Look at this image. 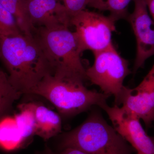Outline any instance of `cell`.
Wrapping results in <instances>:
<instances>
[{"instance_id":"4","label":"cell","mask_w":154,"mask_h":154,"mask_svg":"<svg viewBox=\"0 0 154 154\" xmlns=\"http://www.w3.org/2000/svg\"><path fill=\"white\" fill-rule=\"evenodd\" d=\"M67 26L54 29L35 28L33 36L55 72L70 73L87 79L75 32Z\"/></svg>"},{"instance_id":"15","label":"cell","mask_w":154,"mask_h":154,"mask_svg":"<svg viewBox=\"0 0 154 154\" xmlns=\"http://www.w3.org/2000/svg\"><path fill=\"white\" fill-rule=\"evenodd\" d=\"M131 0H89L88 7L101 11L109 12L110 17L116 22L126 19L128 8Z\"/></svg>"},{"instance_id":"5","label":"cell","mask_w":154,"mask_h":154,"mask_svg":"<svg viewBox=\"0 0 154 154\" xmlns=\"http://www.w3.org/2000/svg\"><path fill=\"white\" fill-rule=\"evenodd\" d=\"M93 54L94 63L86 69L87 79L98 86L104 94L114 96V105L120 106L124 80L131 73L128 61L119 54L113 43Z\"/></svg>"},{"instance_id":"9","label":"cell","mask_w":154,"mask_h":154,"mask_svg":"<svg viewBox=\"0 0 154 154\" xmlns=\"http://www.w3.org/2000/svg\"><path fill=\"white\" fill-rule=\"evenodd\" d=\"M120 105L142 120L146 129L151 127L154 122V64L137 87L125 86Z\"/></svg>"},{"instance_id":"16","label":"cell","mask_w":154,"mask_h":154,"mask_svg":"<svg viewBox=\"0 0 154 154\" xmlns=\"http://www.w3.org/2000/svg\"><path fill=\"white\" fill-rule=\"evenodd\" d=\"M15 18L0 3V37H9L22 34Z\"/></svg>"},{"instance_id":"8","label":"cell","mask_w":154,"mask_h":154,"mask_svg":"<svg viewBox=\"0 0 154 154\" xmlns=\"http://www.w3.org/2000/svg\"><path fill=\"white\" fill-rule=\"evenodd\" d=\"M133 12L128 14L129 22L136 41V55L133 73L144 66L146 60L154 55V21L148 12L145 0H134Z\"/></svg>"},{"instance_id":"18","label":"cell","mask_w":154,"mask_h":154,"mask_svg":"<svg viewBox=\"0 0 154 154\" xmlns=\"http://www.w3.org/2000/svg\"><path fill=\"white\" fill-rule=\"evenodd\" d=\"M47 148L48 154H88L78 149L72 148H68L57 152L53 151L49 148Z\"/></svg>"},{"instance_id":"7","label":"cell","mask_w":154,"mask_h":154,"mask_svg":"<svg viewBox=\"0 0 154 154\" xmlns=\"http://www.w3.org/2000/svg\"><path fill=\"white\" fill-rule=\"evenodd\" d=\"M102 109L107 113L116 130L137 154H154V137L147 134L136 115L123 106L110 107L107 104Z\"/></svg>"},{"instance_id":"17","label":"cell","mask_w":154,"mask_h":154,"mask_svg":"<svg viewBox=\"0 0 154 154\" xmlns=\"http://www.w3.org/2000/svg\"><path fill=\"white\" fill-rule=\"evenodd\" d=\"M62 4L70 18L85 10L89 0H60Z\"/></svg>"},{"instance_id":"19","label":"cell","mask_w":154,"mask_h":154,"mask_svg":"<svg viewBox=\"0 0 154 154\" xmlns=\"http://www.w3.org/2000/svg\"><path fill=\"white\" fill-rule=\"evenodd\" d=\"M150 15L154 21V0H145Z\"/></svg>"},{"instance_id":"10","label":"cell","mask_w":154,"mask_h":154,"mask_svg":"<svg viewBox=\"0 0 154 154\" xmlns=\"http://www.w3.org/2000/svg\"><path fill=\"white\" fill-rule=\"evenodd\" d=\"M34 28L54 29L70 26V18L60 0H25Z\"/></svg>"},{"instance_id":"20","label":"cell","mask_w":154,"mask_h":154,"mask_svg":"<svg viewBox=\"0 0 154 154\" xmlns=\"http://www.w3.org/2000/svg\"><path fill=\"white\" fill-rule=\"evenodd\" d=\"M37 154H48V151L47 148L45 149V150L44 152H42L40 153H38Z\"/></svg>"},{"instance_id":"21","label":"cell","mask_w":154,"mask_h":154,"mask_svg":"<svg viewBox=\"0 0 154 154\" xmlns=\"http://www.w3.org/2000/svg\"><path fill=\"white\" fill-rule=\"evenodd\" d=\"M0 40H1V37H0Z\"/></svg>"},{"instance_id":"14","label":"cell","mask_w":154,"mask_h":154,"mask_svg":"<svg viewBox=\"0 0 154 154\" xmlns=\"http://www.w3.org/2000/svg\"><path fill=\"white\" fill-rule=\"evenodd\" d=\"M19 107L20 112L15 116L14 121L23 144L35 135L36 121L33 110L26 103Z\"/></svg>"},{"instance_id":"3","label":"cell","mask_w":154,"mask_h":154,"mask_svg":"<svg viewBox=\"0 0 154 154\" xmlns=\"http://www.w3.org/2000/svg\"><path fill=\"white\" fill-rule=\"evenodd\" d=\"M59 141V151L72 148L88 154H132L135 151L98 110L92 111L79 126L62 134Z\"/></svg>"},{"instance_id":"12","label":"cell","mask_w":154,"mask_h":154,"mask_svg":"<svg viewBox=\"0 0 154 154\" xmlns=\"http://www.w3.org/2000/svg\"><path fill=\"white\" fill-rule=\"evenodd\" d=\"M0 3L14 17L21 33L33 36L35 28L30 21L25 0H0Z\"/></svg>"},{"instance_id":"13","label":"cell","mask_w":154,"mask_h":154,"mask_svg":"<svg viewBox=\"0 0 154 154\" xmlns=\"http://www.w3.org/2000/svg\"><path fill=\"white\" fill-rule=\"evenodd\" d=\"M22 95L12 85L8 74L0 69V119L11 111Z\"/></svg>"},{"instance_id":"6","label":"cell","mask_w":154,"mask_h":154,"mask_svg":"<svg viewBox=\"0 0 154 154\" xmlns=\"http://www.w3.org/2000/svg\"><path fill=\"white\" fill-rule=\"evenodd\" d=\"M116 22L109 16L86 9L72 17L70 26L75 27L80 53L87 50L98 52L112 44Z\"/></svg>"},{"instance_id":"11","label":"cell","mask_w":154,"mask_h":154,"mask_svg":"<svg viewBox=\"0 0 154 154\" xmlns=\"http://www.w3.org/2000/svg\"><path fill=\"white\" fill-rule=\"evenodd\" d=\"M26 104L34 113L36 121V135L47 141L60 133L62 120L59 113L37 102Z\"/></svg>"},{"instance_id":"2","label":"cell","mask_w":154,"mask_h":154,"mask_svg":"<svg viewBox=\"0 0 154 154\" xmlns=\"http://www.w3.org/2000/svg\"><path fill=\"white\" fill-rule=\"evenodd\" d=\"M85 79L79 75L56 72L45 77L29 94L47 99L60 116L69 118L85 112L93 106L103 108L109 96L90 90L84 85Z\"/></svg>"},{"instance_id":"1","label":"cell","mask_w":154,"mask_h":154,"mask_svg":"<svg viewBox=\"0 0 154 154\" xmlns=\"http://www.w3.org/2000/svg\"><path fill=\"white\" fill-rule=\"evenodd\" d=\"M0 59L17 91L29 94L53 69L33 36L0 37Z\"/></svg>"}]
</instances>
